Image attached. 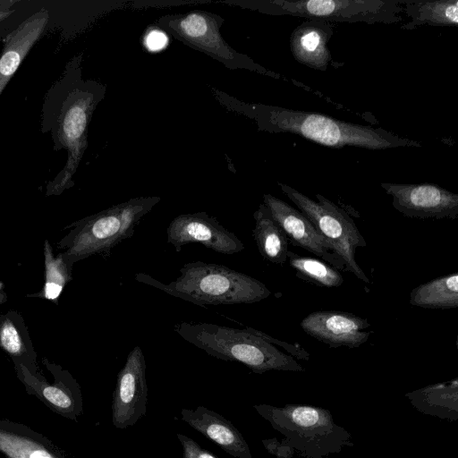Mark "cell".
Instances as JSON below:
<instances>
[{
	"label": "cell",
	"instance_id": "cell-25",
	"mask_svg": "<svg viewBox=\"0 0 458 458\" xmlns=\"http://www.w3.org/2000/svg\"><path fill=\"white\" fill-rule=\"evenodd\" d=\"M45 256L47 267L45 297L54 300L59 296L65 284L67 277L65 265L62 259H55L53 258L47 242H46Z\"/></svg>",
	"mask_w": 458,
	"mask_h": 458
},
{
	"label": "cell",
	"instance_id": "cell-24",
	"mask_svg": "<svg viewBox=\"0 0 458 458\" xmlns=\"http://www.w3.org/2000/svg\"><path fill=\"white\" fill-rule=\"evenodd\" d=\"M287 261L295 270L298 278L316 285L334 288L341 286L344 283L340 272L322 259L301 256L288 250Z\"/></svg>",
	"mask_w": 458,
	"mask_h": 458
},
{
	"label": "cell",
	"instance_id": "cell-17",
	"mask_svg": "<svg viewBox=\"0 0 458 458\" xmlns=\"http://www.w3.org/2000/svg\"><path fill=\"white\" fill-rule=\"evenodd\" d=\"M333 33V22L318 20L303 21L290 37L293 58L311 69L326 72L332 60L327 44Z\"/></svg>",
	"mask_w": 458,
	"mask_h": 458
},
{
	"label": "cell",
	"instance_id": "cell-20",
	"mask_svg": "<svg viewBox=\"0 0 458 458\" xmlns=\"http://www.w3.org/2000/svg\"><path fill=\"white\" fill-rule=\"evenodd\" d=\"M420 412L450 421L458 420V378L405 394Z\"/></svg>",
	"mask_w": 458,
	"mask_h": 458
},
{
	"label": "cell",
	"instance_id": "cell-18",
	"mask_svg": "<svg viewBox=\"0 0 458 458\" xmlns=\"http://www.w3.org/2000/svg\"><path fill=\"white\" fill-rule=\"evenodd\" d=\"M0 453L5 458H69L47 437L9 420H0Z\"/></svg>",
	"mask_w": 458,
	"mask_h": 458
},
{
	"label": "cell",
	"instance_id": "cell-15",
	"mask_svg": "<svg viewBox=\"0 0 458 458\" xmlns=\"http://www.w3.org/2000/svg\"><path fill=\"white\" fill-rule=\"evenodd\" d=\"M182 420L235 458H252L242 433L222 415L204 406L182 409Z\"/></svg>",
	"mask_w": 458,
	"mask_h": 458
},
{
	"label": "cell",
	"instance_id": "cell-3",
	"mask_svg": "<svg viewBox=\"0 0 458 458\" xmlns=\"http://www.w3.org/2000/svg\"><path fill=\"white\" fill-rule=\"evenodd\" d=\"M174 329L208 355L239 361L257 374L269 370H305L293 357L253 333L250 327L238 329L210 323L180 322L174 325Z\"/></svg>",
	"mask_w": 458,
	"mask_h": 458
},
{
	"label": "cell",
	"instance_id": "cell-6",
	"mask_svg": "<svg viewBox=\"0 0 458 458\" xmlns=\"http://www.w3.org/2000/svg\"><path fill=\"white\" fill-rule=\"evenodd\" d=\"M278 186L331 244L335 253L342 258L345 264L344 271L353 274L364 283H369L355 259L356 249L366 247L367 242L352 216L319 193L316 194L315 201L285 183L278 182Z\"/></svg>",
	"mask_w": 458,
	"mask_h": 458
},
{
	"label": "cell",
	"instance_id": "cell-16",
	"mask_svg": "<svg viewBox=\"0 0 458 458\" xmlns=\"http://www.w3.org/2000/svg\"><path fill=\"white\" fill-rule=\"evenodd\" d=\"M19 375L27 393L36 395L54 412L75 421L82 414L81 392L74 380L50 384L33 375L23 364H20Z\"/></svg>",
	"mask_w": 458,
	"mask_h": 458
},
{
	"label": "cell",
	"instance_id": "cell-13",
	"mask_svg": "<svg viewBox=\"0 0 458 458\" xmlns=\"http://www.w3.org/2000/svg\"><path fill=\"white\" fill-rule=\"evenodd\" d=\"M263 204L294 247L302 248L335 269L344 271V261L299 209L271 194L263 195Z\"/></svg>",
	"mask_w": 458,
	"mask_h": 458
},
{
	"label": "cell",
	"instance_id": "cell-26",
	"mask_svg": "<svg viewBox=\"0 0 458 458\" xmlns=\"http://www.w3.org/2000/svg\"><path fill=\"white\" fill-rule=\"evenodd\" d=\"M0 342L4 349L11 354L19 355L22 352V343L16 327L6 320L0 329Z\"/></svg>",
	"mask_w": 458,
	"mask_h": 458
},
{
	"label": "cell",
	"instance_id": "cell-28",
	"mask_svg": "<svg viewBox=\"0 0 458 458\" xmlns=\"http://www.w3.org/2000/svg\"><path fill=\"white\" fill-rule=\"evenodd\" d=\"M250 328L253 333L261 336L268 343H270L272 344L279 345L280 347H283L284 350L287 351V352H289L291 354L292 357H295L299 360H310V353L300 344H291L286 342L276 339V338L268 335L266 333H263V332L254 329L252 327H250Z\"/></svg>",
	"mask_w": 458,
	"mask_h": 458
},
{
	"label": "cell",
	"instance_id": "cell-23",
	"mask_svg": "<svg viewBox=\"0 0 458 458\" xmlns=\"http://www.w3.org/2000/svg\"><path fill=\"white\" fill-rule=\"evenodd\" d=\"M403 13L413 26H457V0H404Z\"/></svg>",
	"mask_w": 458,
	"mask_h": 458
},
{
	"label": "cell",
	"instance_id": "cell-27",
	"mask_svg": "<svg viewBox=\"0 0 458 458\" xmlns=\"http://www.w3.org/2000/svg\"><path fill=\"white\" fill-rule=\"evenodd\" d=\"M176 436L182 448V458H218L192 438L180 433Z\"/></svg>",
	"mask_w": 458,
	"mask_h": 458
},
{
	"label": "cell",
	"instance_id": "cell-4",
	"mask_svg": "<svg viewBox=\"0 0 458 458\" xmlns=\"http://www.w3.org/2000/svg\"><path fill=\"white\" fill-rule=\"evenodd\" d=\"M253 408L301 457L323 458L354 445L351 433L334 421L327 409L304 404H259Z\"/></svg>",
	"mask_w": 458,
	"mask_h": 458
},
{
	"label": "cell",
	"instance_id": "cell-7",
	"mask_svg": "<svg viewBox=\"0 0 458 458\" xmlns=\"http://www.w3.org/2000/svg\"><path fill=\"white\" fill-rule=\"evenodd\" d=\"M404 0H272L265 12L329 22L396 23Z\"/></svg>",
	"mask_w": 458,
	"mask_h": 458
},
{
	"label": "cell",
	"instance_id": "cell-14",
	"mask_svg": "<svg viewBox=\"0 0 458 458\" xmlns=\"http://www.w3.org/2000/svg\"><path fill=\"white\" fill-rule=\"evenodd\" d=\"M300 326L308 335L330 348H358L372 333L365 331L370 327L367 318L337 310L313 311L301 321Z\"/></svg>",
	"mask_w": 458,
	"mask_h": 458
},
{
	"label": "cell",
	"instance_id": "cell-11",
	"mask_svg": "<svg viewBox=\"0 0 458 458\" xmlns=\"http://www.w3.org/2000/svg\"><path fill=\"white\" fill-rule=\"evenodd\" d=\"M98 102L89 88H76L63 104L58 138L68 150V160L60 176L63 187L74 174L86 147V131L90 114Z\"/></svg>",
	"mask_w": 458,
	"mask_h": 458
},
{
	"label": "cell",
	"instance_id": "cell-30",
	"mask_svg": "<svg viewBox=\"0 0 458 458\" xmlns=\"http://www.w3.org/2000/svg\"><path fill=\"white\" fill-rule=\"evenodd\" d=\"M143 42L147 50L158 52L167 46L168 38L163 30L151 29L146 33Z\"/></svg>",
	"mask_w": 458,
	"mask_h": 458
},
{
	"label": "cell",
	"instance_id": "cell-1",
	"mask_svg": "<svg viewBox=\"0 0 458 458\" xmlns=\"http://www.w3.org/2000/svg\"><path fill=\"white\" fill-rule=\"evenodd\" d=\"M247 109L260 130L296 134L326 147L381 150L422 146L382 128L348 123L319 113L265 105H251Z\"/></svg>",
	"mask_w": 458,
	"mask_h": 458
},
{
	"label": "cell",
	"instance_id": "cell-19",
	"mask_svg": "<svg viewBox=\"0 0 458 458\" xmlns=\"http://www.w3.org/2000/svg\"><path fill=\"white\" fill-rule=\"evenodd\" d=\"M47 21L48 13L42 10L22 22L10 35L0 57V94L41 36Z\"/></svg>",
	"mask_w": 458,
	"mask_h": 458
},
{
	"label": "cell",
	"instance_id": "cell-5",
	"mask_svg": "<svg viewBox=\"0 0 458 458\" xmlns=\"http://www.w3.org/2000/svg\"><path fill=\"white\" fill-rule=\"evenodd\" d=\"M159 201V197L134 198L87 218L76 232L68 255L74 260L95 254L110 256L118 243L133 235L142 217Z\"/></svg>",
	"mask_w": 458,
	"mask_h": 458
},
{
	"label": "cell",
	"instance_id": "cell-29",
	"mask_svg": "<svg viewBox=\"0 0 458 458\" xmlns=\"http://www.w3.org/2000/svg\"><path fill=\"white\" fill-rule=\"evenodd\" d=\"M262 444L269 454L277 458H293L295 454V450L284 438L281 441L276 437L263 439Z\"/></svg>",
	"mask_w": 458,
	"mask_h": 458
},
{
	"label": "cell",
	"instance_id": "cell-9",
	"mask_svg": "<svg viewBox=\"0 0 458 458\" xmlns=\"http://www.w3.org/2000/svg\"><path fill=\"white\" fill-rule=\"evenodd\" d=\"M394 208L405 216L419 219H456L458 194L433 183L381 182Z\"/></svg>",
	"mask_w": 458,
	"mask_h": 458
},
{
	"label": "cell",
	"instance_id": "cell-8",
	"mask_svg": "<svg viewBox=\"0 0 458 458\" xmlns=\"http://www.w3.org/2000/svg\"><path fill=\"white\" fill-rule=\"evenodd\" d=\"M146 369L142 350L135 346L117 374L112 395L111 419L116 428L125 429L133 426L147 413Z\"/></svg>",
	"mask_w": 458,
	"mask_h": 458
},
{
	"label": "cell",
	"instance_id": "cell-10",
	"mask_svg": "<svg viewBox=\"0 0 458 458\" xmlns=\"http://www.w3.org/2000/svg\"><path fill=\"white\" fill-rule=\"evenodd\" d=\"M219 17L205 12H192L185 15L165 16L159 23L182 40L214 58L231 65L241 67L249 64L246 58L240 57L230 48L219 33Z\"/></svg>",
	"mask_w": 458,
	"mask_h": 458
},
{
	"label": "cell",
	"instance_id": "cell-12",
	"mask_svg": "<svg viewBox=\"0 0 458 458\" xmlns=\"http://www.w3.org/2000/svg\"><path fill=\"white\" fill-rule=\"evenodd\" d=\"M166 240L177 252L186 244L193 242L226 255L235 254L244 249L243 243L233 233L204 211L174 217L167 226Z\"/></svg>",
	"mask_w": 458,
	"mask_h": 458
},
{
	"label": "cell",
	"instance_id": "cell-2",
	"mask_svg": "<svg viewBox=\"0 0 458 458\" xmlns=\"http://www.w3.org/2000/svg\"><path fill=\"white\" fill-rule=\"evenodd\" d=\"M168 284L137 273L135 279L198 306L251 304L268 298L271 291L259 280L228 267L204 261L184 264Z\"/></svg>",
	"mask_w": 458,
	"mask_h": 458
},
{
	"label": "cell",
	"instance_id": "cell-21",
	"mask_svg": "<svg viewBox=\"0 0 458 458\" xmlns=\"http://www.w3.org/2000/svg\"><path fill=\"white\" fill-rule=\"evenodd\" d=\"M252 235L262 258L267 262L283 265L287 261L288 239L268 208L262 203L254 212Z\"/></svg>",
	"mask_w": 458,
	"mask_h": 458
},
{
	"label": "cell",
	"instance_id": "cell-22",
	"mask_svg": "<svg viewBox=\"0 0 458 458\" xmlns=\"http://www.w3.org/2000/svg\"><path fill=\"white\" fill-rule=\"evenodd\" d=\"M409 303L425 309L458 307V273L439 276L413 288Z\"/></svg>",
	"mask_w": 458,
	"mask_h": 458
}]
</instances>
